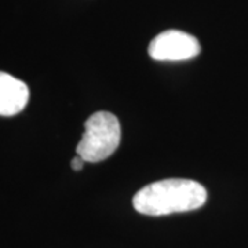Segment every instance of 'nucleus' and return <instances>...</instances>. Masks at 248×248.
<instances>
[{
	"instance_id": "7ed1b4c3",
	"label": "nucleus",
	"mask_w": 248,
	"mask_h": 248,
	"mask_svg": "<svg viewBox=\"0 0 248 248\" xmlns=\"http://www.w3.org/2000/svg\"><path fill=\"white\" fill-rule=\"evenodd\" d=\"M202 51L200 42L193 35L170 29L156 36L148 47L149 57L156 61H186Z\"/></svg>"
},
{
	"instance_id": "f257e3e1",
	"label": "nucleus",
	"mask_w": 248,
	"mask_h": 248,
	"mask_svg": "<svg viewBox=\"0 0 248 248\" xmlns=\"http://www.w3.org/2000/svg\"><path fill=\"white\" fill-rule=\"evenodd\" d=\"M202 184L185 178H169L143 186L133 197L134 208L149 217L195 211L207 202Z\"/></svg>"
},
{
	"instance_id": "20e7f679",
	"label": "nucleus",
	"mask_w": 248,
	"mask_h": 248,
	"mask_svg": "<svg viewBox=\"0 0 248 248\" xmlns=\"http://www.w3.org/2000/svg\"><path fill=\"white\" fill-rule=\"evenodd\" d=\"M29 89L22 80L0 72V116L18 115L27 107Z\"/></svg>"
},
{
	"instance_id": "39448f33",
	"label": "nucleus",
	"mask_w": 248,
	"mask_h": 248,
	"mask_svg": "<svg viewBox=\"0 0 248 248\" xmlns=\"http://www.w3.org/2000/svg\"><path fill=\"white\" fill-rule=\"evenodd\" d=\"M84 163H86V161L81 159L79 155H76L71 161L72 170H75V171H80V170H83V167H84Z\"/></svg>"
},
{
	"instance_id": "f03ea898",
	"label": "nucleus",
	"mask_w": 248,
	"mask_h": 248,
	"mask_svg": "<svg viewBox=\"0 0 248 248\" xmlns=\"http://www.w3.org/2000/svg\"><path fill=\"white\" fill-rule=\"evenodd\" d=\"M120 140L119 119L107 110L95 112L84 123V133L76 146V153L86 163H99L115 153Z\"/></svg>"
}]
</instances>
